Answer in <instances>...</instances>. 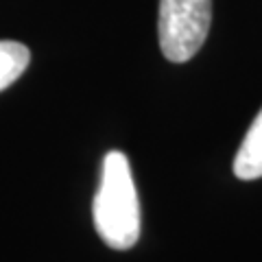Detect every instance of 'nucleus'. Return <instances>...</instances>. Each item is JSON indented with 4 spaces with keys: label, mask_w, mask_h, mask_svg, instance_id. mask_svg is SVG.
<instances>
[{
    "label": "nucleus",
    "mask_w": 262,
    "mask_h": 262,
    "mask_svg": "<svg viewBox=\"0 0 262 262\" xmlns=\"http://www.w3.org/2000/svg\"><path fill=\"white\" fill-rule=\"evenodd\" d=\"M29 61L31 53L24 44L11 39L0 42V92L22 77V72L29 68Z\"/></svg>",
    "instance_id": "20e7f679"
},
{
    "label": "nucleus",
    "mask_w": 262,
    "mask_h": 262,
    "mask_svg": "<svg viewBox=\"0 0 262 262\" xmlns=\"http://www.w3.org/2000/svg\"><path fill=\"white\" fill-rule=\"evenodd\" d=\"M234 175L243 182H253L262 177V110L253 118L234 158Z\"/></svg>",
    "instance_id": "7ed1b4c3"
},
{
    "label": "nucleus",
    "mask_w": 262,
    "mask_h": 262,
    "mask_svg": "<svg viewBox=\"0 0 262 262\" xmlns=\"http://www.w3.org/2000/svg\"><path fill=\"white\" fill-rule=\"evenodd\" d=\"M92 216L101 241L112 249H131L140 238V201L125 153L105 155Z\"/></svg>",
    "instance_id": "f257e3e1"
},
{
    "label": "nucleus",
    "mask_w": 262,
    "mask_h": 262,
    "mask_svg": "<svg viewBox=\"0 0 262 262\" xmlns=\"http://www.w3.org/2000/svg\"><path fill=\"white\" fill-rule=\"evenodd\" d=\"M212 0H160L158 35L164 57L184 63L199 53L210 31Z\"/></svg>",
    "instance_id": "f03ea898"
}]
</instances>
